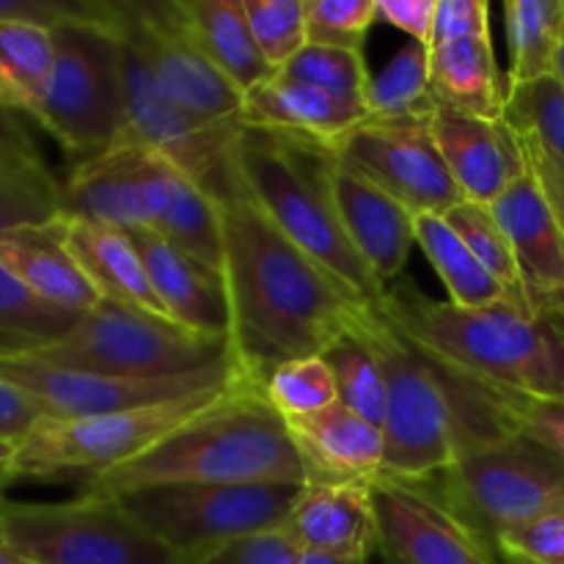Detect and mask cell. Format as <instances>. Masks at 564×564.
<instances>
[{
  "mask_svg": "<svg viewBox=\"0 0 564 564\" xmlns=\"http://www.w3.org/2000/svg\"><path fill=\"white\" fill-rule=\"evenodd\" d=\"M229 345L242 378L262 380L292 358L323 356L356 323V301L301 251L246 185L218 198Z\"/></svg>",
  "mask_w": 564,
  "mask_h": 564,
  "instance_id": "cell-1",
  "label": "cell"
},
{
  "mask_svg": "<svg viewBox=\"0 0 564 564\" xmlns=\"http://www.w3.org/2000/svg\"><path fill=\"white\" fill-rule=\"evenodd\" d=\"M352 330L367 341L386 378L383 471L424 482L463 457L518 433L512 391H501L402 334L380 306H364Z\"/></svg>",
  "mask_w": 564,
  "mask_h": 564,
  "instance_id": "cell-2",
  "label": "cell"
},
{
  "mask_svg": "<svg viewBox=\"0 0 564 564\" xmlns=\"http://www.w3.org/2000/svg\"><path fill=\"white\" fill-rule=\"evenodd\" d=\"M149 485H306V468L286 419L240 375L213 405L83 490L121 496Z\"/></svg>",
  "mask_w": 564,
  "mask_h": 564,
  "instance_id": "cell-3",
  "label": "cell"
},
{
  "mask_svg": "<svg viewBox=\"0 0 564 564\" xmlns=\"http://www.w3.org/2000/svg\"><path fill=\"white\" fill-rule=\"evenodd\" d=\"M405 336L501 391L564 400V317L551 306L501 301L463 308L424 295L405 275L378 303Z\"/></svg>",
  "mask_w": 564,
  "mask_h": 564,
  "instance_id": "cell-4",
  "label": "cell"
},
{
  "mask_svg": "<svg viewBox=\"0 0 564 564\" xmlns=\"http://www.w3.org/2000/svg\"><path fill=\"white\" fill-rule=\"evenodd\" d=\"M235 158L262 213L356 301L378 306L386 286L341 229L330 198L328 149L308 138L242 127Z\"/></svg>",
  "mask_w": 564,
  "mask_h": 564,
  "instance_id": "cell-5",
  "label": "cell"
},
{
  "mask_svg": "<svg viewBox=\"0 0 564 564\" xmlns=\"http://www.w3.org/2000/svg\"><path fill=\"white\" fill-rule=\"evenodd\" d=\"M53 75L33 119L64 152L86 160L113 147L124 127V77L113 0L108 20L64 22L53 28Z\"/></svg>",
  "mask_w": 564,
  "mask_h": 564,
  "instance_id": "cell-6",
  "label": "cell"
},
{
  "mask_svg": "<svg viewBox=\"0 0 564 564\" xmlns=\"http://www.w3.org/2000/svg\"><path fill=\"white\" fill-rule=\"evenodd\" d=\"M416 485L444 501L494 551L496 538L507 529L564 510V460L523 433L485 446Z\"/></svg>",
  "mask_w": 564,
  "mask_h": 564,
  "instance_id": "cell-7",
  "label": "cell"
},
{
  "mask_svg": "<svg viewBox=\"0 0 564 564\" xmlns=\"http://www.w3.org/2000/svg\"><path fill=\"white\" fill-rule=\"evenodd\" d=\"M31 356L116 378H180L229 361L231 345L174 319L102 301L69 334Z\"/></svg>",
  "mask_w": 564,
  "mask_h": 564,
  "instance_id": "cell-8",
  "label": "cell"
},
{
  "mask_svg": "<svg viewBox=\"0 0 564 564\" xmlns=\"http://www.w3.org/2000/svg\"><path fill=\"white\" fill-rule=\"evenodd\" d=\"M224 391L226 389L207 391V394L185 397V400L102 413V416H44L25 438L14 444L11 482L14 479H80L86 485L88 479L141 457L171 430L213 405Z\"/></svg>",
  "mask_w": 564,
  "mask_h": 564,
  "instance_id": "cell-9",
  "label": "cell"
},
{
  "mask_svg": "<svg viewBox=\"0 0 564 564\" xmlns=\"http://www.w3.org/2000/svg\"><path fill=\"white\" fill-rule=\"evenodd\" d=\"M303 485H149L113 496L176 564L281 529Z\"/></svg>",
  "mask_w": 564,
  "mask_h": 564,
  "instance_id": "cell-10",
  "label": "cell"
},
{
  "mask_svg": "<svg viewBox=\"0 0 564 564\" xmlns=\"http://www.w3.org/2000/svg\"><path fill=\"white\" fill-rule=\"evenodd\" d=\"M0 523L14 554L39 564H176L113 496L83 490L53 505L0 501Z\"/></svg>",
  "mask_w": 564,
  "mask_h": 564,
  "instance_id": "cell-11",
  "label": "cell"
},
{
  "mask_svg": "<svg viewBox=\"0 0 564 564\" xmlns=\"http://www.w3.org/2000/svg\"><path fill=\"white\" fill-rule=\"evenodd\" d=\"M325 149L413 215H446L466 202L435 143L433 113L367 116Z\"/></svg>",
  "mask_w": 564,
  "mask_h": 564,
  "instance_id": "cell-12",
  "label": "cell"
},
{
  "mask_svg": "<svg viewBox=\"0 0 564 564\" xmlns=\"http://www.w3.org/2000/svg\"><path fill=\"white\" fill-rule=\"evenodd\" d=\"M113 17L171 102L209 124L240 119L242 94L202 53L180 0H113Z\"/></svg>",
  "mask_w": 564,
  "mask_h": 564,
  "instance_id": "cell-13",
  "label": "cell"
},
{
  "mask_svg": "<svg viewBox=\"0 0 564 564\" xmlns=\"http://www.w3.org/2000/svg\"><path fill=\"white\" fill-rule=\"evenodd\" d=\"M237 378L240 369L235 358L180 378H116V375L58 367L31 352L0 358V380L31 394L53 419L102 416V413L185 400V397L229 389Z\"/></svg>",
  "mask_w": 564,
  "mask_h": 564,
  "instance_id": "cell-14",
  "label": "cell"
},
{
  "mask_svg": "<svg viewBox=\"0 0 564 564\" xmlns=\"http://www.w3.org/2000/svg\"><path fill=\"white\" fill-rule=\"evenodd\" d=\"M176 165L138 143H113L77 160L61 182L66 218L91 220L110 229H152Z\"/></svg>",
  "mask_w": 564,
  "mask_h": 564,
  "instance_id": "cell-15",
  "label": "cell"
},
{
  "mask_svg": "<svg viewBox=\"0 0 564 564\" xmlns=\"http://www.w3.org/2000/svg\"><path fill=\"white\" fill-rule=\"evenodd\" d=\"M380 551L402 564H501L499 554L416 482L372 485Z\"/></svg>",
  "mask_w": 564,
  "mask_h": 564,
  "instance_id": "cell-16",
  "label": "cell"
},
{
  "mask_svg": "<svg viewBox=\"0 0 564 564\" xmlns=\"http://www.w3.org/2000/svg\"><path fill=\"white\" fill-rule=\"evenodd\" d=\"M433 135L466 202L490 207L529 171L527 149L505 119H479L438 105Z\"/></svg>",
  "mask_w": 564,
  "mask_h": 564,
  "instance_id": "cell-17",
  "label": "cell"
},
{
  "mask_svg": "<svg viewBox=\"0 0 564 564\" xmlns=\"http://www.w3.org/2000/svg\"><path fill=\"white\" fill-rule=\"evenodd\" d=\"M330 154V152H328ZM330 198L352 248L383 286L402 279L416 246V215L330 154Z\"/></svg>",
  "mask_w": 564,
  "mask_h": 564,
  "instance_id": "cell-18",
  "label": "cell"
},
{
  "mask_svg": "<svg viewBox=\"0 0 564 564\" xmlns=\"http://www.w3.org/2000/svg\"><path fill=\"white\" fill-rule=\"evenodd\" d=\"M490 213L505 229L529 303L549 306L564 292V229L532 165L490 204Z\"/></svg>",
  "mask_w": 564,
  "mask_h": 564,
  "instance_id": "cell-19",
  "label": "cell"
},
{
  "mask_svg": "<svg viewBox=\"0 0 564 564\" xmlns=\"http://www.w3.org/2000/svg\"><path fill=\"white\" fill-rule=\"evenodd\" d=\"M372 485L306 482L281 529L301 551L372 560L380 551Z\"/></svg>",
  "mask_w": 564,
  "mask_h": 564,
  "instance_id": "cell-20",
  "label": "cell"
},
{
  "mask_svg": "<svg viewBox=\"0 0 564 564\" xmlns=\"http://www.w3.org/2000/svg\"><path fill=\"white\" fill-rule=\"evenodd\" d=\"M127 235L141 253L165 314L196 334L229 339L231 314L224 273L187 257L152 229H135Z\"/></svg>",
  "mask_w": 564,
  "mask_h": 564,
  "instance_id": "cell-21",
  "label": "cell"
},
{
  "mask_svg": "<svg viewBox=\"0 0 564 564\" xmlns=\"http://www.w3.org/2000/svg\"><path fill=\"white\" fill-rule=\"evenodd\" d=\"M301 452L306 482L372 485L383 471V430L341 402L308 416L286 419Z\"/></svg>",
  "mask_w": 564,
  "mask_h": 564,
  "instance_id": "cell-22",
  "label": "cell"
},
{
  "mask_svg": "<svg viewBox=\"0 0 564 564\" xmlns=\"http://www.w3.org/2000/svg\"><path fill=\"white\" fill-rule=\"evenodd\" d=\"M0 264L61 312L88 314L102 303L99 290L66 248L61 218L47 226L0 231Z\"/></svg>",
  "mask_w": 564,
  "mask_h": 564,
  "instance_id": "cell-23",
  "label": "cell"
},
{
  "mask_svg": "<svg viewBox=\"0 0 564 564\" xmlns=\"http://www.w3.org/2000/svg\"><path fill=\"white\" fill-rule=\"evenodd\" d=\"M61 229H64L66 248L80 264L83 273L91 279V284L97 286L102 301L171 319L149 281L141 253L127 231L91 224V220L66 218V215L61 218Z\"/></svg>",
  "mask_w": 564,
  "mask_h": 564,
  "instance_id": "cell-24",
  "label": "cell"
},
{
  "mask_svg": "<svg viewBox=\"0 0 564 564\" xmlns=\"http://www.w3.org/2000/svg\"><path fill=\"white\" fill-rule=\"evenodd\" d=\"M364 119H367V113L339 102L330 94L279 75L242 94V127L308 138V141H317L323 147L345 135L350 127H356Z\"/></svg>",
  "mask_w": 564,
  "mask_h": 564,
  "instance_id": "cell-25",
  "label": "cell"
},
{
  "mask_svg": "<svg viewBox=\"0 0 564 564\" xmlns=\"http://www.w3.org/2000/svg\"><path fill=\"white\" fill-rule=\"evenodd\" d=\"M427 50L435 102L479 119H505L510 86L496 64L494 39H452L430 44Z\"/></svg>",
  "mask_w": 564,
  "mask_h": 564,
  "instance_id": "cell-26",
  "label": "cell"
},
{
  "mask_svg": "<svg viewBox=\"0 0 564 564\" xmlns=\"http://www.w3.org/2000/svg\"><path fill=\"white\" fill-rule=\"evenodd\" d=\"M180 9L202 53L237 91L246 94L273 77L259 53L242 0H180Z\"/></svg>",
  "mask_w": 564,
  "mask_h": 564,
  "instance_id": "cell-27",
  "label": "cell"
},
{
  "mask_svg": "<svg viewBox=\"0 0 564 564\" xmlns=\"http://www.w3.org/2000/svg\"><path fill=\"white\" fill-rule=\"evenodd\" d=\"M416 246L446 286V301L463 308H485L512 301L510 292L488 273L444 215H416Z\"/></svg>",
  "mask_w": 564,
  "mask_h": 564,
  "instance_id": "cell-28",
  "label": "cell"
},
{
  "mask_svg": "<svg viewBox=\"0 0 564 564\" xmlns=\"http://www.w3.org/2000/svg\"><path fill=\"white\" fill-rule=\"evenodd\" d=\"M154 235L163 237L187 257L224 273V237H220L218 204L204 193L185 171L174 169L160 213L152 224Z\"/></svg>",
  "mask_w": 564,
  "mask_h": 564,
  "instance_id": "cell-29",
  "label": "cell"
},
{
  "mask_svg": "<svg viewBox=\"0 0 564 564\" xmlns=\"http://www.w3.org/2000/svg\"><path fill=\"white\" fill-rule=\"evenodd\" d=\"M55 64L53 31L25 22H0V105L28 113L42 102Z\"/></svg>",
  "mask_w": 564,
  "mask_h": 564,
  "instance_id": "cell-30",
  "label": "cell"
},
{
  "mask_svg": "<svg viewBox=\"0 0 564 564\" xmlns=\"http://www.w3.org/2000/svg\"><path fill=\"white\" fill-rule=\"evenodd\" d=\"M505 31L510 47L507 86L554 75L564 39L562 0H510L505 3Z\"/></svg>",
  "mask_w": 564,
  "mask_h": 564,
  "instance_id": "cell-31",
  "label": "cell"
},
{
  "mask_svg": "<svg viewBox=\"0 0 564 564\" xmlns=\"http://www.w3.org/2000/svg\"><path fill=\"white\" fill-rule=\"evenodd\" d=\"M435 108L427 44H405L369 83V116H430Z\"/></svg>",
  "mask_w": 564,
  "mask_h": 564,
  "instance_id": "cell-32",
  "label": "cell"
},
{
  "mask_svg": "<svg viewBox=\"0 0 564 564\" xmlns=\"http://www.w3.org/2000/svg\"><path fill=\"white\" fill-rule=\"evenodd\" d=\"M323 358L334 372L336 397H339L341 405L383 430L386 378L367 341L350 328L323 352Z\"/></svg>",
  "mask_w": 564,
  "mask_h": 564,
  "instance_id": "cell-33",
  "label": "cell"
},
{
  "mask_svg": "<svg viewBox=\"0 0 564 564\" xmlns=\"http://www.w3.org/2000/svg\"><path fill=\"white\" fill-rule=\"evenodd\" d=\"M275 75L319 88V91L330 94L339 102L369 116V83H372V77H369L364 53L308 44L295 61H290Z\"/></svg>",
  "mask_w": 564,
  "mask_h": 564,
  "instance_id": "cell-34",
  "label": "cell"
},
{
  "mask_svg": "<svg viewBox=\"0 0 564 564\" xmlns=\"http://www.w3.org/2000/svg\"><path fill=\"white\" fill-rule=\"evenodd\" d=\"M505 121L523 141L564 163V86L560 77L549 75L510 86Z\"/></svg>",
  "mask_w": 564,
  "mask_h": 564,
  "instance_id": "cell-35",
  "label": "cell"
},
{
  "mask_svg": "<svg viewBox=\"0 0 564 564\" xmlns=\"http://www.w3.org/2000/svg\"><path fill=\"white\" fill-rule=\"evenodd\" d=\"M83 314L61 312L33 295L11 270L0 264V330L25 341L31 352L69 334Z\"/></svg>",
  "mask_w": 564,
  "mask_h": 564,
  "instance_id": "cell-36",
  "label": "cell"
},
{
  "mask_svg": "<svg viewBox=\"0 0 564 564\" xmlns=\"http://www.w3.org/2000/svg\"><path fill=\"white\" fill-rule=\"evenodd\" d=\"M444 218L446 224L460 235V240L471 248L474 257L488 268V273L510 292L512 301L529 303L510 242H507L505 229L499 226L496 215L490 213L488 204L460 202L457 207H452Z\"/></svg>",
  "mask_w": 564,
  "mask_h": 564,
  "instance_id": "cell-37",
  "label": "cell"
},
{
  "mask_svg": "<svg viewBox=\"0 0 564 564\" xmlns=\"http://www.w3.org/2000/svg\"><path fill=\"white\" fill-rule=\"evenodd\" d=\"M64 218L53 171H28L0 160V231L47 226Z\"/></svg>",
  "mask_w": 564,
  "mask_h": 564,
  "instance_id": "cell-38",
  "label": "cell"
},
{
  "mask_svg": "<svg viewBox=\"0 0 564 564\" xmlns=\"http://www.w3.org/2000/svg\"><path fill=\"white\" fill-rule=\"evenodd\" d=\"M262 394L284 419L308 416L339 402L336 380L323 356L292 358L262 380Z\"/></svg>",
  "mask_w": 564,
  "mask_h": 564,
  "instance_id": "cell-39",
  "label": "cell"
},
{
  "mask_svg": "<svg viewBox=\"0 0 564 564\" xmlns=\"http://www.w3.org/2000/svg\"><path fill=\"white\" fill-rule=\"evenodd\" d=\"M242 6L273 75L308 47L306 0H242Z\"/></svg>",
  "mask_w": 564,
  "mask_h": 564,
  "instance_id": "cell-40",
  "label": "cell"
},
{
  "mask_svg": "<svg viewBox=\"0 0 564 564\" xmlns=\"http://www.w3.org/2000/svg\"><path fill=\"white\" fill-rule=\"evenodd\" d=\"M308 44L364 53L378 22V0H306Z\"/></svg>",
  "mask_w": 564,
  "mask_h": 564,
  "instance_id": "cell-41",
  "label": "cell"
},
{
  "mask_svg": "<svg viewBox=\"0 0 564 564\" xmlns=\"http://www.w3.org/2000/svg\"><path fill=\"white\" fill-rule=\"evenodd\" d=\"M496 554H516L523 560L564 564V510L545 512L496 538Z\"/></svg>",
  "mask_w": 564,
  "mask_h": 564,
  "instance_id": "cell-42",
  "label": "cell"
},
{
  "mask_svg": "<svg viewBox=\"0 0 564 564\" xmlns=\"http://www.w3.org/2000/svg\"><path fill=\"white\" fill-rule=\"evenodd\" d=\"M301 554L303 551L284 529H273V532L231 540L180 564H297Z\"/></svg>",
  "mask_w": 564,
  "mask_h": 564,
  "instance_id": "cell-43",
  "label": "cell"
},
{
  "mask_svg": "<svg viewBox=\"0 0 564 564\" xmlns=\"http://www.w3.org/2000/svg\"><path fill=\"white\" fill-rule=\"evenodd\" d=\"M110 0H0V22L58 28L64 22H102Z\"/></svg>",
  "mask_w": 564,
  "mask_h": 564,
  "instance_id": "cell-44",
  "label": "cell"
},
{
  "mask_svg": "<svg viewBox=\"0 0 564 564\" xmlns=\"http://www.w3.org/2000/svg\"><path fill=\"white\" fill-rule=\"evenodd\" d=\"M518 433L529 435L564 460V400L554 397H510Z\"/></svg>",
  "mask_w": 564,
  "mask_h": 564,
  "instance_id": "cell-45",
  "label": "cell"
},
{
  "mask_svg": "<svg viewBox=\"0 0 564 564\" xmlns=\"http://www.w3.org/2000/svg\"><path fill=\"white\" fill-rule=\"evenodd\" d=\"M490 36V6L485 0H438L430 44Z\"/></svg>",
  "mask_w": 564,
  "mask_h": 564,
  "instance_id": "cell-46",
  "label": "cell"
},
{
  "mask_svg": "<svg viewBox=\"0 0 564 564\" xmlns=\"http://www.w3.org/2000/svg\"><path fill=\"white\" fill-rule=\"evenodd\" d=\"M435 9H438V0H378V22H386L411 36V42L430 47Z\"/></svg>",
  "mask_w": 564,
  "mask_h": 564,
  "instance_id": "cell-47",
  "label": "cell"
},
{
  "mask_svg": "<svg viewBox=\"0 0 564 564\" xmlns=\"http://www.w3.org/2000/svg\"><path fill=\"white\" fill-rule=\"evenodd\" d=\"M47 416L42 405L17 386L0 380V441L17 444L25 438L42 419Z\"/></svg>",
  "mask_w": 564,
  "mask_h": 564,
  "instance_id": "cell-48",
  "label": "cell"
},
{
  "mask_svg": "<svg viewBox=\"0 0 564 564\" xmlns=\"http://www.w3.org/2000/svg\"><path fill=\"white\" fill-rule=\"evenodd\" d=\"M0 160L28 171H50L44 154L20 116L0 105Z\"/></svg>",
  "mask_w": 564,
  "mask_h": 564,
  "instance_id": "cell-49",
  "label": "cell"
},
{
  "mask_svg": "<svg viewBox=\"0 0 564 564\" xmlns=\"http://www.w3.org/2000/svg\"><path fill=\"white\" fill-rule=\"evenodd\" d=\"M521 143H523V149H527L529 165H532L534 176H538L540 185H543L545 196H549L551 207H554L556 218H560V224L564 229V163L554 160L551 154H545L543 149H538L534 143L523 141V138H521Z\"/></svg>",
  "mask_w": 564,
  "mask_h": 564,
  "instance_id": "cell-50",
  "label": "cell"
},
{
  "mask_svg": "<svg viewBox=\"0 0 564 564\" xmlns=\"http://www.w3.org/2000/svg\"><path fill=\"white\" fill-rule=\"evenodd\" d=\"M297 564H372V560H356V556H330V554H314V551H303Z\"/></svg>",
  "mask_w": 564,
  "mask_h": 564,
  "instance_id": "cell-51",
  "label": "cell"
},
{
  "mask_svg": "<svg viewBox=\"0 0 564 564\" xmlns=\"http://www.w3.org/2000/svg\"><path fill=\"white\" fill-rule=\"evenodd\" d=\"M11 455H14V444L0 441V501H6L3 494L11 485Z\"/></svg>",
  "mask_w": 564,
  "mask_h": 564,
  "instance_id": "cell-52",
  "label": "cell"
},
{
  "mask_svg": "<svg viewBox=\"0 0 564 564\" xmlns=\"http://www.w3.org/2000/svg\"><path fill=\"white\" fill-rule=\"evenodd\" d=\"M0 564H17V554L9 545V540H6L3 523H0Z\"/></svg>",
  "mask_w": 564,
  "mask_h": 564,
  "instance_id": "cell-53",
  "label": "cell"
},
{
  "mask_svg": "<svg viewBox=\"0 0 564 564\" xmlns=\"http://www.w3.org/2000/svg\"><path fill=\"white\" fill-rule=\"evenodd\" d=\"M501 564H545V562H532V560H523V556L516 554H499Z\"/></svg>",
  "mask_w": 564,
  "mask_h": 564,
  "instance_id": "cell-54",
  "label": "cell"
},
{
  "mask_svg": "<svg viewBox=\"0 0 564 564\" xmlns=\"http://www.w3.org/2000/svg\"><path fill=\"white\" fill-rule=\"evenodd\" d=\"M554 75L560 77V83L564 86V39L560 44V55H556V66H554Z\"/></svg>",
  "mask_w": 564,
  "mask_h": 564,
  "instance_id": "cell-55",
  "label": "cell"
},
{
  "mask_svg": "<svg viewBox=\"0 0 564 564\" xmlns=\"http://www.w3.org/2000/svg\"><path fill=\"white\" fill-rule=\"evenodd\" d=\"M549 306H551V308H556V312H560V314H562V317H564V292H562V295H556V297H554V301H551V303H549Z\"/></svg>",
  "mask_w": 564,
  "mask_h": 564,
  "instance_id": "cell-56",
  "label": "cell"
},
{
  "mask_svg": "<svg viewBox=\"0 0 564 564\" xmlns=\"http://www.w3.org/2000/svg\"><path fill=\"white\" fill-rule=\"evenodd\" d=\"M378 556H380V564H402V562H397L391 554H386V551H378Z\"/></svg>",
  "mask_w": 564,
  "mask_h": 564,
  "instance_id": "cell-57",
  "label": "cell"
},
{
  "mask_svg": "<svg viewBox=\"0 0 564 564\" xmlns=\"http://www.w3.org/2000/svg\"><path fill=\"white\" fill-rule=\"evenodd\" d=\"M17 564H39V562H31V560H22V556H17Z\"/></svg>",
  "mask_w": 564,
  "mask_h": 564,
  "instance_id": "cell-58",
  "label": "cell"
}]
</instances>
